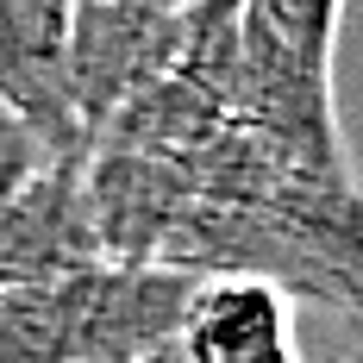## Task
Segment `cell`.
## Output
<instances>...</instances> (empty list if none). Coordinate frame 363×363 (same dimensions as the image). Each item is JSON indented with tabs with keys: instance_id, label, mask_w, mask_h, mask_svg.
Returning <instances> with one entry per match:
<instances>
[{
	"instance_id": "obj_1",
	"label": "cell",
	"mask_w": 363,
	"mask_h": 363,
	"mask_svg": "<svg viewBox=\"0 0 363 363\" xmlns=\"http://www.w3.org/2000/svg\"><path fill=\"white\" fill-rule=\"evenodd\" d=\"M338 26L345 0H238L232 119L307 169H351L332 101Z\"/></svg>"
},
{
	"instance_id": "obj_2",
	"label": "cell",
	"mask_w": 363,
	"mask_h": 363,
	"mask_svg": "<svg viewBox=\"0 0 363 363\" xmlns=\"http://www.w3.org/2000/svg\"><path fill=\"white\" fill-rule=\"evenodd\" d=\"M188 6L163 0H69V94L82 138L94 145L113 113L176 69Z\"/></svg>"
},
{
	"instance_id": "obj_3",
	"label": "cell",
	"mask_w": 363,
	"mask_h": 363,
	"mask_svg": "<svg viewBox=\"0 0 363 363\" xmlns=\"http://www.w3.org/2000/svg\"><path fill=\"white\" fill-rule=\"evenodd\" d=\"M0 107L57 163L88 157L69 94V0H0Z\"/></svg>"
},
{
	"instance_id": "obj_4",
	"label": "cell",
	"mask_w": 363,
	"mask_h": 363,
	"mask_svg": "<svg viewBox=\"0 0 363 363\" xmlns=\"http://www.w3.org/2000/svg\"><path fill=\"white\" fill-rule=\"evenodd\" d=\"M107 263L82 163H44L0 207V289H38Z\"/></svg>"
},
{
	"instance_id": "obj_5",
	"label": "cell",
	"mask_w": 363,
	"mask_h": 363,
	"mask_svg": "<svg viewBox=\"0 0 363 363\" xmlns=\"http://www.w3.org/2000/svg\"><path fill=\"white\" fill-rule=\"evenodd\" d=\"M176 351L182 363H307L294 338V307L251 276L194 282Z\"/></svg>"
},
{
	"instance_id": "obj_6",
	"label": "cell",
	"mask_w": 363,
	"mask_h": 363,
	"mask_svg": "<svg viewBox=\"0 0 363 363\" xmlns=\"http://www.w3.org/2000/svg\"><path fill=\"white\" fill-rule=\"evenodd\" d=\"M44 163H57V157H50V150L38 145V138L13 119V113L0 107V207H6V201H13V194H19V188H26Z\"/></svg>"
},
{
	"instance_id": "obj_7",
	"label": "cell",
	"mask_w": 363,
	"mask_h": 363,
	"mask_svg": "<svg viewBox=\"0 0 363 363\" xmlns=\"http://www.w3.org/2000/svg\"><path fill=\"white\" fill-rule=\"evenodd\" d=\"M320 363H363V320H357V326H345V338H338Z\"/></svg>"
},
{
	"instance_id": "obj_8",
	"label": "cell",
	"mask_w": 363,
	"mask_h": 363,
	"mask_svg": "<svg viewBox=\"0 0 363 363\" xmlns=\"http://www.w3.org/2000/svg\"><path fill=\"white\" fill-rule=\"evenodd\" d=\"M163 6H194V0H163Z\"/></svg>"
}]
</instances>
